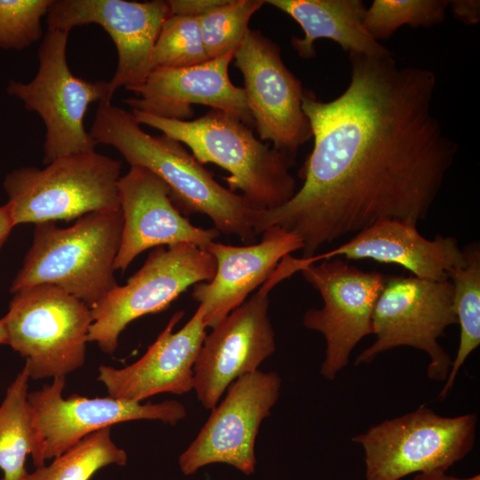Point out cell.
<instances>
[{
    "label": "cell",
    "mask_w": 480,
    "mask_h": 480,
    "mask_svg": "<svg viewBox=\"0 0 480 480\" xmlns=\"http://www.w3.org/2000/svg\"><path fill=\"white\" fill-rule=\"evenodd\" d=\"M348 58L350 81L338 97L304 90L314 147L302 186L283 205L253 212L256 235L272 226L298 235L302 259L382 220H425L458 151L434 113L432 70L400 66L391 53Z\"/></svg>",
    "instance_id": "6da1fadb"
},
{
    "label": "cell",
    "mask_w": 480,
    "mask_h": 480,
    "mask_svg": "<svg viewBox=\"0 0 480 480\" xmlns=\"http://www.w3.org/2000/svg\"><path fill=\"white\" fill-rule=\"evenodd\" d=\"M89 132L97 144L115 148L130 166L144 167L159 177L181 214H205L220 234L234 235L245 244L255 243V210L242 195L217 182L180 141L148 133L131 111L107 101L99 102Z\"/></svg>",
    "instance_id": "7a4b0ae2"
},
{
    "label": "cell",
    "mask_w": 480,
    "mask_h": 480,
    "mask_svg": "<svg viewBox=\"0 0 480 480\" xmlns=\"http://www.w3.org/2000/svg\"><path fill=\"white\" fill-rule=\"evenodd\" d=\"M131 112L140 124L188 146L202 164L212 163L228 172L224 178L228 189L241 190L256 211L279 207L297 190L290 172L294 158L258 140L252 127L234 115L212 109L199 118L180 121Z\"/></svg>",
    "instance_id": "3957f363"
},
{
    "label": "cell",
    "mask_w": 480,
    "mask_h": 480,
    "mask_svg": "<svg viewBox=\"0 0 480 480\" xmlns=\"http://www.w3.org/2000/svg\"><path fill=\"white\" fill-rule=\"evenodd\" d=\"M122 230L121 210L87 213L65 228L55 222L36 224L32 244L10 292L49 284L92 308L118 285L114 262Z\"/></svg>",
    "instance_id": "277c9868"
},
{
    "label": "cell",
    "mask_w": 480,
    "mask_h": 480,
    "mask_svg": "<svg viewBox=\"0 0 480 480\" xmlns=\"http://www.w3.org/2000/svg\"><path fill=\"white\" fill-rule=\"evenodd\" d=\"M121 166V161L93 150L56 158L44 168L14 169L3 181L13 227L120 211Z\"/></svg>",
    "instance_id": "5b68a950"
},
{
    "label": "cell",
    "mask_w": 480,
    "mask_h": 480,
    "mask_svg": "<svg viewBox=\"0 0 480 480\" xmlns=\"http://www.w3.org/2000/svg\"><path fill=\"white\" fill-rule=\"evenodd\" d=\"M3 316L7 345L26 359L29 378L66 377L85 360L91 308L49 284L13 293Z\"/></svg>",
    "instance_id": "8992f818"
},
{
    "label": "cell",
    "mask_w": 480,
    "mask_h": 480,
    "mask_svg": "<svg viewBox=\"0 0 480 480\" xmlns=\"http://www.w3.org/2000/svg\"><path fill=\"white\" fill-rule=\"evenodd\" d=\"M477 417H444L421 405L372 426L353 437L364 451L366 480H400L412 474L446 471L473 449Z\"/></svg>",
    "instance_id": "52a82bcc"
},
{
    "label": "cell",
    "mask_w": 480,
    "mask_h": 480,
    "mask_svg": "<svg viewBox=\"0 0 480 480\" xmlns=\"http://www.w3.org/2000/svg\"><path fill=\"white\" fill-rule=\"evenodd\" d=\"M68 34L47 29L38 48V69L23 83L11 80L8 95L19 99L28 111L36 112L45 126L43 164L98 145L84 127V116L95 102H111L107 81H87L76 76L67 60Z\"/></svg>",
    "instance_id": "ba28073f"
},
{
    "label": "cell",
    "mask_w": 480,
    "mask_h": 480,
    "mask_svg": "<svg viewBox=\"0 0 480 480\" xmlns=\"http://www.w3.org/2000/svg\"><path fill=\"white\" fill-rule=\"evenodd\" d=\"M454 324L457 318L450 280L388 276L372 314L376 340L358 355L355 364H370L382 352L412 347L428 355V377L444 381L452 361L438 339Z\"/></svg>",
    "instance_id": "9c48e42d"
},
{
    "label": "cell",
    "mask_w": 480,
    "mask_h": 480,
    "mask_svg": "<svg viewBox=\"0 0 480 480\" xmlns=\"http://www.w3.org/2000/svg\"><path fill=\"white\" fill-rule=\"evenodd\" d=\"M216 260L192 244L159 246L124 285H117L91 308L88 341L112 355L125 327L135 319L166 309L191 285L212 280Z\"/></svg>",
    "instance_id": "30bf717a"
},
{
    "label": "cell",
    "mask_w": 480,
    "mask_h": 480,
    "mask_svg": "<svg viewBox=\"0 0 480 480\" xmlns=\"http://www.w3.org/2000/svg\"><path fill=\"white\" fill-rule=\"evenodd\" d=\"M297 268L293 257H284L253 295L206 334L194 365L193 386L205 409L212 410L236 380L258 371L276 351L269 292Z\"/></svg>",
    "instance_id": "8fae6325"
},
{
    "label": "cell",
    "mask_w": 480,
    "mask_h": 480,
    "mask_svg": "<svg viewBox=\"0 0 480 480\" xmlns=\"http://www.w3.org/2000/svg\"><path fill=\"white\" fill-rule=\"evenodd\" d=\"M303 260L300 271L318 291L324 306L307 310L302 323L324 336L326 346L320 373L332 380L347 366L359 341L373 334L372 314L388 276L363 271L336 258L320 263Z\"/></svg>",
    "instance_id": "7c38bea8"
},
{
    "label": "cell",
    "mask_w": 480,
    "mask_h": 480,
    "mask_svg": "<svg viewBox=\"0 0 480 480\" xmlns=\"http://www.w3.org/2000/svg\"><path fill=\"white\" fill-rule=\"evenodd\" d=\"M282 380L260 370L236 380L211 412L196 438L179 457L185 476L203 467L228 464L245 476L255 472V442L260 425L276 404Z\"/></svg>",
    "instance_id": "4fadbf2b"
},
{
    "label": "cell",
    "mask_w": 480,
    "mask_h": 480,
    "mask_svg": "<svg viewBox=\"0 0 480 480\" xmlns=\"http://www.w3.org/2000/svg\"><path fill=\"white\" fill-rule=\"evenodd\" d=\"M233 59L243 75L247 106L260 139L294 158L312 138V131L302 109L304 89L284 63L279 45L260 31L249 29Z\"/></svg>",
    "instance_id": "5bb4252c"
},
{
    "label": "cell",
    "mask_w": 480,
    "mask_h": 480,
    "mask_svg": "<svg viewBox=\"0 0 480 480\" xmlns=\"http://www.w3.org/2000/svg\"><path fill=\"white\" fill-rule=\"evenodd\" d=\"M171 15L167 1L52 0L48 28L69 33L78 26L100 25L113 40L117 66L108 81V96L121 87L133 92L152 70V53L165 20Z\"/></svg>",
    "instance_id": "9a60e30c"
},
{
    "label": "cell",
    "mask_w": 480,
    "mask_h": 480,
    "mask_svg": "<svg viewBox=\"0 0 480 480\" xmlns=\"http://www.w3.org/2000/svg\"><path fill=\"white\" fill-rule=\"evenodd\" d=\"M66 377L28 394V402L45 460L62 454L85 436L106 428L131 420H160L172 426L187 416L185 405L177 400L157 404L72 395L64 398Z\"/></svg>",
    "instance_id": "2e32d148"
},
{
    "label": "cell",
    "mask_w": 480,
    "mask_h": 480,
    "mask_svg": "<svg viewBox=\"0 0 480 480\" xmlns=\"http://www.w3.org/2000/svg\"><path fill=\"white\" fill-rule=\"evenodd\" d=\"M123 215L114 269L124 272L144 251L192 244L205 250L220 232L192 224L173 204L167 185L148 169L132 165L118 181Z\"/></svg>",
    "instance_id": "e0dca14e"
},
{
    "label": "cell",
    "mask_w": 480,
    "mask_h": 480,
    "mask_svg": "<svg viewBox=\"0 0 480 480\" xmlns=\"http://www.w3.org/2000/svg\"><path fill=\"white\" fill-rule=\"evenodd\" d=\"M184 316L176 312L155 342L135 363L123 368L101 365L98 380L108 396L142 402L161 393L183 395L193 390L194 365L207 328L198 305L187 324L176 332L174 326Z\"/></svg>",
    "instance_id": "ac0fdd59"
},
{
    "label": "cell",
    "mask_w": 480,
    "mask_h": 480,
    "mask_svg": "<svg viewBox=\"0 0 480 480\" xmlns=\"http://www.w3.org/2000/svg\"><path fill=\"white\" fill-rule=\"evenodd\" d=\"M234 53L196 66L151 70L144 83L133 92L137 97L124 102L136 110L158 117L188 121L194 115L192 105L209 106L238 117L252 127L244 88L232 84L228 66Z\"/></svg>",
    "instance_id": "d6986e66"
},
{
    "label": "cell",
    "mask_w": 480,
    "mask_h": 480,
    "mask_svg": "<svg viewBox=\"0 0 480 480\" xmlns=\"http://www.w3.org/2000/svg\"><path fill=\"white\" fill-rule=\"evenodd\" d=\"M302 247L298 235L280 226L263 231L258 244L236 246L212 241L205 250L216 260V273L212 280L195 284L192 292L204 310L206 327H214L242 305L284 257Z\"/></svg>",
    "instance_id": "ffe728a7"
},
{
    "label": "cell",
    "mask_w": 480,
    "mask_h": 480,
    "mask_svg": "<svg viewBox=\"0 0 480 480\" xmlns=\"http://www.w3.org/2000/svg\"><path fill=\"white\" fill-rule=\"evenodd\" d=\"M337 256L396 264L413 276L435 281L449 280L450 275L466 262L456 238L437 235L435 239H427L417 230V224L400 220H380L339 247L309 260Z\"/></svg>",
    "instance_id": "44dd1931"
},
{
    "label": "cell",
    "mask_w": 480,
    "mask_h": 480,
    "mask_svg": "<svg viewBox=\"0 0 480 480\" xmlns=\"http://www.w3.org/2000/svg\"><path fill=\"white\" fill-rule=\"evenodd\" d=\"M292 17L302 28L303 37L293 36L291 44L299 56L316 55L318 39L332 40L348 52L383 56L390 52L366 30L365 4L361 0H267Z\"/></svg>",
    "instance_id": "7402d4cb"
},
{
    "label": "cell",
    "mask_w": 480,
    "mask_h": 480,
    "mask_svg": "<svg viewBox=\"0 0 480 480\" xmlns=\"http://www.w3.org/2000/svg\"><path fill=\"white\" fill-rule=\"evenodd\" d=\"M29 373L27 365L6 390L0 405L1 480H22L25 463L31 455L36 468L44 466L40 440L28 402Z\"/></svg>",
    "instance_id": "603a6c76"
},
{
    "label": "cell",
    "mask_w": 480,
    "mask_h": 480,
    "mask_svg": "<svg viewBox=\"0 0 480 480\" xmlns=\"http://www.w3.org/2000/svg\"><path fill=\"white\" fill-rule=\"evenodd\" d=\"M466 262L455 269L449 280L452 285V305L460 324V342L455 359L438 398L444 399L466 359L480 344V247L473 243L463 249Z\"/></svg>",
    "instance_id": "cb8c5ba5"
},
{
    "label": "cell",
    "mask_w": 480,
    "mask_h": 480,
    "mask_svg": "<svg viewBox=\"0 0 480 480\" xmlns=\"http://www.w3.org/2000/svg\"><path fill=\"white\" fill-rule=\"evenodd\" d=\"M126 452L112 440L111 428L96 431L55 457L49 465L28 472L22 480H90L109 466H124Z\"/></svg>",
    "instance_id": "d4e9b609"
},
{
    "label": "cell",
    "mask_w": 480,
    "mask_h": 480,
    "mask_svg": "<svg viewBox=\"0 0 480 480\" xmlns=\"http://www.w3.org/2000/svg\"><path fill=\"white\" fill-rule=\"evenodd\" d=\"M447 0H374L366 9L364 24L379 42L389 38L399 28H431L444 20Z\"/></svg>",
    "instance_id": "484cf974"
},
{
    "label": "cell",
    "mask_w": 480,
    "mask_h": 480,
    "mask_svg": "<svg viewBox=\"0 0 480 480\" xmlns=\"http://www.w3.org/2000/svg\"><path fill=\"white\" fill-rule=\"evenodd\" d=\"M264 4V0H225L197 18L210 60L235 52L250 29L251 17Z\"/></svg>",
    "instance_id": "4316f807"
},
{
    "label": "cell",
    "mask_w": 480,
    "mask_h": 480,
    "mask_svg": "<svg viewBox=\"0 0 480 480\" xmlns=\"http://www.w3.org/2000/svg\"><path fill=\"white\" fill-rule=\"evenodd\" d=\"M210 60L197 18L170 15L164 22L152 53V69L181 68Z\"/></svg>",
    "instance_id": "83f0119b"
},
{
    "label": "cell",
    "mask_w": 480,
    "mask_h": 480,
    "mask_svg": "<svg viewBox=\"0 0 480 480\" xmlns=\"http://www.w3.org/2000/svg\"><path fill=\"white\" fill-rule=\"evenodd\" d=\"M52 0H0V49L20 51L40 40Z\"/></svg>",
    "instance_id": "f1b7e54d"
},
{
    "label": "cell",
    "mask_w": 480,
    "mask_h": 480,
    "mask_svg": "<svg viewBox=\"0 0 480 480\" xmlns=\"http://www.w3.org/2000/svg\"><path fill=\"white\" fill-rule=\"evenodd\" d=\"M225 0H169L167 1L171 15L198 18Z\"/></svg>",
    "instance_id": "f546056e"
},
{
    "label": "cell",
    "mask_w": 480,
    "mask_h": 480,
    "mask_svg": "<svg viewBox=\"0 0 480 480\" xmlns=\"http://www.w3.org/2000/svg\"><path fill=\"white\" fill-rule=\"evenodd\" d=\"M448 6L453 16L467 25H476L480 20L478 0H452Z\"/></svg>",
    "instance_id": "4dcf8cb0"
},
{
    "label": "cell",
    "mask_w": 480,
    "mask_h": 480,
    "mask_svg": "<svg viewBox=\"0 0 480 480\" xmlns=\"http://www.w3.org/2000/svg\"><path fill=\"white\" fill-rule=\"evenodd\" d=\"M412 480H480V476L477 474L470 477L460 478L447 475L446 471L436 470L415 474Z\"/></svg>",
    "instance_id": "1f68e13d"
},
{
    "label": "cell",
    "mask_w": 480,
    "mask_h": 480,
    "mask_svg": "<svg viewBox=\"0 0 480 480\" xmlns=\"http://www.w3.org/2000/svg\"><path fill=\"white\" fill-rule=\"evenodd\" d=\"M13 228L7 207L0 205V249L9 236Z\"/></svg>",
    "instance_id": "d6a6232c"
},
{
    "label": "cell",
    "mask_w": 480,
    "mask_h": 480,
    "mask_svg": "<svg viewBox=\"0 0 480 480\" xmlns=\"http://www.w3.org/2000/svg\"><path fill=\"white\" fill-rule=\"evenodd\" d=\"M1 344H7V333L3 317L0 318V345Z\"/></svg>",
    "instance_id": "836d02e7"
}]
</instances>
